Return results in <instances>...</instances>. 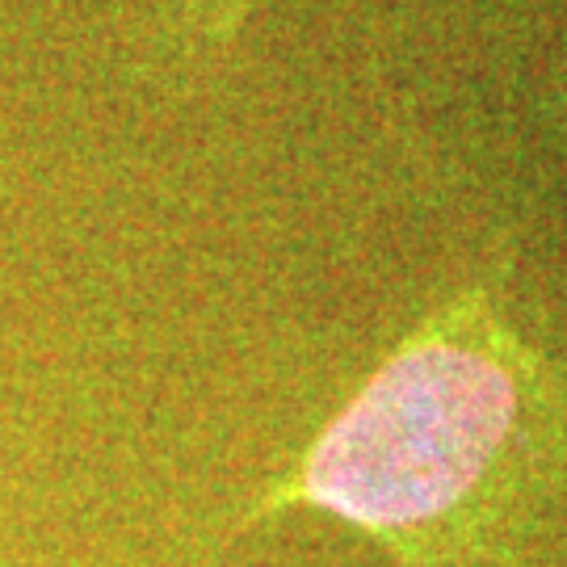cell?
Instances as JSON below:
<instances>
[{"label":"cell","instance_id":"obj_1","mask_svg":"<svg viewBox=\"0 0 567 567\" xmlns=\"http://www.w3.org/2000/svg\"><path fill=\"white\" fill-rule=\"evenodd\" d=\"M295 508L353 526L395 567H534L567 534V365L480 286L450 295L240 529Z\"/></svg>","mask_w":567,"mask_h":567},{"label":"cell","instance_id":"obj_2","mask_svg":"<svg viewBox=\"0 0 567 567\" xmlns=\"http://www.w3.org/2000/svg\"><path fill=\"white\" fill-rule=\"evenodd\" d=\"M252 4L257 0H185L182 25L198 47H224L248 21Z\"/></svg>","mask_w":567,"mask_h":567}]
</instances>
